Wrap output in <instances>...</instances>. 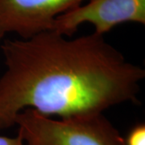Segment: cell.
I'll list each match as a JSON object with an SVG mask.
<instances>
[{
	"mask_svg": "<svg viewBox=\"0 0 145 145\" xmlns=\"http://www.w3.org/2000/svg\"><path fill=\"white\" fill-rule=\"evenodd\" d=\"M81 4L59 16L52 29L70 37L78 27L89 23L95 33L104 36L115 26L127 23L145 24V0H86Z\"/></svg>",
	"mask_w": 145,
	"mask_h": 145,
	"instance_id": "3957f363",
	"label": "cell"
},
{
	"mask_svg": "<svg viewBox=\"0 0 145 145\" xmlns=\"http://www.w3.org/2000/svg\"><path fill=\"white\" fill-rule=\"evenodd\" d=\"M0 145H25L19 134L16 137L0 136Z\"/></svg>",
	"mask_w": 145,
	"mask_h": 145,
	"instance_id": "8992f818",
	"label": "cell"
},
{
	"mask_svg": "<svg viewBox=\"0 0 145 145\" xmlns=\"http://www.w3.org/2000/svg\"><path fill=\"white\" fill-rule=\"evenodd\" d=\"M86 0H0V40L16 33L27 39L52 29L57 17Z\"/></svg>",
	"mask_w": 145,
	"mask_h": 145,
	"instance_id": "277c9868",
	"label": "cell"
},
{
	"mask_svg": "<svg viewBox=\"0 0 145 145\" xmlns=\"http://www.w3.org/2000/svg\"><path fill=\"white\" fill-rule=\"evenodd\" d=\"M0 131L33 109L60 119L100 114L115 105L138 103L145 70L95 32L70 39L50 30L1 45Z\"/></svg>",
	"mask_w": 145,
	"mask_h": 145,
	"instance_id": "6da1fadb",
	"label": "cell"
},
{
	"mask_svg": "<svg viewBox=\"0 0 145 145\" xmlns=\"http://www.w3.org/2000/svg\"><path fill=\"white\" fill-rule=\"evenodd\" d=\"M25 145H125L103 113L55 119L27 108L16 119Z\"/></svg>",
	"mask_w": 145,
	"mask_h": 145,
	"instance_id": "7a4b0ae2",
	"label": "cell"
},
{
	"mask_svg": "<svg viewBox=\"0 0 145 145\" xmlns=\"http://www.w3.org/2000/svg\"><path fill=\"white\" fill-rule=\"evenodd\" d=\"M125 145H145V125H136L124 139Z\"/></svg>",
	"mask_w": 145,
	"mask_h": 145,
	"instance_id": "5b68a950",
	"label": "cell"
}]
</instances>
